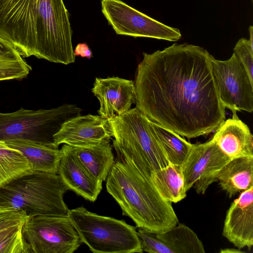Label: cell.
I'll list each match as a JSON object with an SVG mask.
<instances>
[{"instance_id": "obj_1", "label": "cell", "mask_w": 253, "mask_h": 253, "mask_svg": "<svg viewBox=\"0 0 253 253\" xmlns=\"http://www.w3.org/2000/svg\"><path fill=\"white\" fill-rule=\"evenodd\" d=\"M143 55L135 103L150 120L187 138L209 134L225 120L206 49L174 43Z\"/></svg>"}, {"instance_id": "obj_2", "label": "cell", "mask_w": 253, "mask_h": 253, "mask_svg": "<svg viewBox=\"0 0 253 253\" xmlns=\"http://www.w3.org/2000/svg\"><path fill=\"white\" fill-rule=\"evenodd\" d=\"M0 33L23 57L65 65L75 61L63 0H0Z\"/></svg>"}, {"instance_id": "obj_3", "label": "cell", "mask_w": 253, "mask_h": 253, "mask_svg": "<svg viewBox=\"0 0 253 253\" xmlns=\"http://www.w3.org/2000/svg\"><path fill=\"white\" fill-rule=\"evenodd\" d=\"M107 192L136 227L160 232L176 226L171 203L164 200L152 183L131 165L117 159L106 179Z\"/></svg>"}, {"instance_id": "obj_4", "label": "cell", "mask_w": 253, "mask_h": 253, "mask_svg": "<svg viewBox=\"0 0 253 253\" xmlns=\"http://www.w3.org/2000/svg\"><path fill=\"white\" fill-rule=\"evenodd\" d=\"M109 121L117 159L131 165L151 182L152 173L169 164L151 121L135 107Z\"/></svg>"}, {"instance_id": "obj_5", "label": "cell", "mask_w": 253, "mask_h": 253, "mask_svg": "<svg viewBox=\"0 0 253 253\" xmlns=\"http://www.w3.org/2000/svg\"><path fill=\"white\" fill-rule=\"evenodd\" d=\"M68 190L58 174L33 170L0 187V208L23 211L28 218L68 216L63 197Z\"/></svg>"}, {"instance_id": "obj_6", "label": "cell", "mask_w": 253, "mask_h": 253, "mask_svg": "<svg viewBox=\"0 0 253 253\" xmlns=\"http://www.w3.org/2000/svg\"><path fill=\"white\" fill-rule=\"evenodd\" d=\"M68 216L81 243L94 253L143 252L136 227L124 220L100 215L84 207L69 210Z\"/></svg>"}, {"instance_id": "obj_7", "label": "cell", "mask_w": 253, "mask_h": 253, "mask_svg": "<svg viewBox=\"0 0 253 253\" xmlns=\"http://www.w3.org/2000/svg\"><path fill=\"white\" fill-rule=\"evenodd\" d=\"M75 104H64L50 109L20 108L12 113L0 112V142L30 141L58 149L54 136L67 121L81 115Z\"/></svg>"}, {"instance_id": "obj_8", "label": "cell", "mask_w": 253, "mask_h": 253, "mask_svg": "<svg viewBox=\"0 0 253 253\" xmlns=\"http://www.w3.org/2000/svg\"><path fill=\"white\" fill-rule=\"evenodd\" d=\"M22 231L33 253H73L82 243L68 216L28 218Z\"/></svg>"}, {"instance_id": "obj_9", "label": "cell", "mask_w": 253, "mask_h": 253, "mask_svg": "<svg viewBox=\"0 0 253 253\" xmlns=\"http://www.w3.org/2000/svg\"><path fill=\"white\" fill-rule=\"evenodd\" d=\"M101 11L117 35L171 42L181 38L180 30L167 26L121 0H101Z\"/></svg>"}, {"instance_id": "obj_10", "label": "cell", "mask_w": 253, "mask_h": 253, "mask_svg": "<svg viewBox=\"0 0 253 253\" xmlns=\"http://www.w3.org/2000/svg\"><path fill=\"white\" fill-rule=\"evenodd\" d=\"M212 74L219 98L222 105L233 114L238 111H253V82L233 53L226 60L211 55Z\"/></svg>"}, {"instance_id": "obj_11", "label": "cell", "mask_w": 253, "mask_h": 253, "mask_svg": "<svg viewBox=\"0 0 253 253\" xmlns=\"http://www.w3.org/2000/svg\"><path fill=\"white\" fill-rule=\"evenodd\" d=\"M231 159L212 139L201 144H193L182 167L186 191L192 187L198 194H204Z\"/></svg>"}, {"instance_id": "obj_12", "label": "cell", "mask_w": 253, "mask_h": 253, "mask_svg": "<svg viewBox=\"0 0 253 253\" xmlns=\"http://www.w3.org/2000/svg\"><path fill=\"white\" fill-rule=\"evenodd\" d=\"M113 136L109 120L99 115H79L64 123L54 136V144L83 146L109 141Z\"/></svg>"}, {"instance_id": "obj_13", "label": "cell", "mask_w": 253, "mask_h": 253, "mask_svg": "<svg viewBox=\"0 0 253 253\" xmlns=\"http://www.w3.org/2000/svg\"><path fill=\"white\" fill-rule=\"evenodd\" d=\"M91 91L100 103L99 115L108 120L123 115L135 103V85L131 80L96 78Z\"/></svg>"}, {"instance_id": "obj_14", "label": "cell", "mask_w": 253, "mask_h": 253, "mask_svg": "<svg viewBox=\"0 0 253 253\" xmlns=\"http://www.w3.org/2000/svg\"><path fill=\"white\" fill-rule=\"evenodd\" d=\"M222 235L238 249L253 245V186L242 192L231 204Z\"/></svg>"}, {"instance_id": "obj_15", "label": "cell", "mask_w": 253, "mask_h": 253, "mask_svg": "<svg viewBox=\"0 0 253 253\" xmlns=\"http://www.w3.org/2000/svg\"><path fill=\"white\" fill-rule=\"evenodd\" d=\"M58 174L69 190L84 199L94 202L102 188V182L96 179L64 144L61 148Z\"/></svg>"}, {"instance_id": "obj_16", "label": "cell", "mask_w": 253, "mask_h": 253, "mask_svg": "<svg viewBox=\"0 0 253 253\" xmlns=\"http://www.w3.org/2000/svg\"><path fill=\"white\" fill-rule=\"evenodd\" d=\"M215 131L212 140L231 160L253 157V135L237 114L224 120Z\"/></svg>"}, {"instance_id": "obj_17", "label": "cell", "mask_w": 253, "mask_h": 253, "mask_svg": "<svg viewBox=\"0 0 253 253\" xmlns=\"http://www.w3.org/2000/svg\"><path fill=\"white\" fill-rule=\"evenodd\" d=\"M69 146L76 158L96 179L101 182L106 180L115 162L109 141Z\"/></svg>"}, {"instance_id": "obj_18", "label": "cell", "mask_w": 253, "mask_h": 253, "mask_svg": "<svg viewBox=\"0 0 253 253\" xmlns=\"http://www.w3.org/2000/svg\"><path fill=\"white\" fill-rule=\"evenodd\" d=\"M217 182L230 198L253 186V157L231 160L220 171Z\"/></svg>"}, {"instance_id": "obj_19", "label": "cell", "mask_w": 253, "mask_h": 253, "mask_svg": "<svg viewBox=\"0 0 253 253\" xmlns=\"http://www.w3.org/2000/svg\"><path fill=\"white\" fill-rule=\"evenodd\" d=\"M0 142L20 151L32 165L33 170L58 174L61 157L59 149L26 141Z\"/></svg>"}, {"instance_id": "obj_20", "label": "cell", "mask_w": 253, "mask_h": 253, "mask_svg": "<svg viewBox=\"0 0 253 253\" xmlns=\"http://www.w3.org/2000/svg\"><path fill=\"white\" fill-rule=\"evenodd\" d=\"M150 181L162 198L176 203L186 197L182 167L169 163L154 171Z\"/></svg>"}, {"instance_id": "obj_21", "label": "cell", "mask_w": 253, "mask_h": 253, "mask_svg": "<svg viewBox=\"0 0 253 253\" xmlns=\"http://www.w3.org/2000/svg\"><path fill=\"white\" fill-rule=\"evenodd\" d=\"M172 253H205L204 245L194 231L183 224L157 232Z\"/></svg>"}, {"instance_id": "obj_22", "label": "cell", "mask_w": 253, "mask_h": 253, "mask_svg": "<svg viewBox=\"0 0 253 253\" xmlns=\"http://www.w3.org/2000/svg\"><path fill=\"white\" fill-rule=\"evenodd\" d=\"M31 70L15 46L0 33V81L23 79Z\"/></svg>"}, {"instance_id": "obj_23", "label": "cell", "mask_w": 253, "mask_h": 253, "mask_svg": "<svg viewBox=\"0 0 253 253\" xmlns=\"http://www.w3.org/2000/svg\"><path fill=\"white\" fill-rule=\"evenodd\" d=\"M155 134L169 163L182 167L193 144L176 132L151 121Z\"/></svg>"}, {"instance_id": "obj_24", "label": "cell", "mask_w": 253, "mask_h": 253, "mask_svg": "<svg viewBox=\"0 0 253 253\" xmlns=\"http://www.w3.org/2000/svg\"><path fill=\"white\" fill-rule=\"evenodd\" d=\"M32 171V165L20 151L0 142V187Z\"/></svg>"}, {"instance_id": "obj_25", "label": "cell", "mask_w": 253, "mask_h": 253, "mask_svg": "<svg viewBox=\"0 0 253 253\" xmlns=\"http://www.w3.org/2000/svg\"><path fill=\"white\" fill-rule=\"evenodd\" d=\"M23 224L0 240V253H32L23 231Z\"/></svg>"}, {"instance_id": "obj_26", "label": "cell", "mask_w": 253, "mask_h": 253, "mask_svg": "<svg viewBox=\"0 0 253 253\" xmlns=\"http://www.w3.org/2000/svg\"><path fill=\"white\" fill-rule=\"evenodd\" d=\"M249 31L250 39H239L233 48V53L245 68L250 80L253 82V30L252 26L250 27Z\"/></svg>"}, {"instance_id": "obj_27", "label": "cell", "mask_w": 253, "mask_h": 253, "mask_svg": "<svg viewBox=\"0 0 253 253\" xmlns=\"http://www.w3.org/2000/svg\"><path fill=\"white\" fill-rule=\"evenodd\" d=\"M137 233L143 252L149 253H172L158 237L157 232L138 228Z\"/></svg>"}, {"instance_id": "obj_28", "label": "cell", "mask_w": 253, "mask_h": 253, "mask_svg": "<svg viewBox=\"0 0 253 253\" xmlns=\"http://www.w3.org/2000/svg\"><path fill=\"white\" fill-rule=\"evenodd\" d=\"M28 218L27 215L23 211L0 208V230L23 224Z\"/></svg>"}, {"instance_id": "obj_29", "label": "cell", "mask_w": 253, "mask_h": 253, "mask_svg": "<svg viewBox=\"0 0 253 253\" xmlns=\"http://www.w3.org/2000/svg\"><path fill=\"white\" fill-rule=\"evenodd\" d=\"M74 53L75 56H80L88 59L92 57V52L86 43H78L74 50Z\"/></svg>"}, {"instance_id": "obj_30", "label": "cell", "mask_w": 253, "mask_h": 253, "mask_svg": "<svg viewBox=\"0 0 253 253\" xmlns=\"http://www.w3.org/2000/svg\"><path fill=\"white\" fill-rule=\"evenodd\" d=\"M23 223V224H24ZM19 224L14 226H10L8 228L3 229L0 230V240L2 239L3 238L7 236L9 233H11L13 231L17 229L20 225L23 224Z\"/></svg>"}, {"instance_id": "obj_31", "label": "cell", "mask_w": 253, "mask_h": 253, "mask_svg": "<svg viewBox=\"0 0 253 253\" xmlns=\"http://www.w3.org/2000/svg\"><path fill=\"white\" fill-rule=\"evenodd\" d=\"M219 253H245L244 252H242L240 249H224L220 250Z\"/></svg>"}]
</instances>
